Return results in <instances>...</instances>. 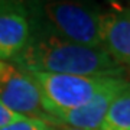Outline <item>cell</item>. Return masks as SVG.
Masks as SVG:
<instances>
[{
	"label": "cell",
	"instance_id": "cell-1",
	"mask_svg": "<svg viewBox=\"0 0 130 130\" xmlns=\"http://www.w3.org/2000/svg\"><path fill=\"white\" fill-rule=\"evenodd\" d=\"M32 28L30 39L14 59L23 71L85 77H124L126 70L103 48L84 46Z\"/></svg>",
	"mask_w": 130,
	"mask_h": 130
},
{
	"label": "cell",
	"instance_id": "cell-2",
	"mask_svg": "<svg viewBox=\"0 0 130 130\" xmlns=\"http://www.w3.org/2000/svg\"><path fill=\"white\" fill-rule=\"evenodd\" d=\"M30 26L84 46L103 48V14L97 5L45 2L28 6Z\"/></svg>",
	"mask_w": 130,
	"mask_h": 130
},
{
	"label": "cell",
	"instance_id": "cell-3",
	"mask_svg": "<svg viewBox=\"0 0 130 130\" xmlns=\"http://www.w3.org/2000/svg\"><path fill=\"white\" fill-rule=\"evenodd\" d=\"M28 72L41 91L42 103L51 123L54 119L67 111L75 110L88 103L116 77H85L48 72Z\"/></svg>",
	"mask_w": 130,
	"mask_h": 130
},
{
	"label": "cell",
	"instance_id": "cell-4",
	"mask_svg": "<svg viewBox=\"0 0 130 130\" xmlns=\"http://www.w3.org/2000/svg\"><path fill=\"white\" fill-rule=\"evenodd\" d=\"M0 101L18 114L49 121L38 85L14 62L0 61Z\"/></svg>",
	"mask_w": 130,
	"mask_h": 130
},
{
	"label": "cell",
	"instance_id": "cell-5",
	"mask_svg": "<svg viewBox=\"0 0 130 130\" xmlns=\"http://www.w3.org/2000/svg\"><path fill=\"white\" fill-rule=\"evenodd\" d=\"M127 90H130L129 79L126 77H116L107 87H104L98 94H95L88 103H85L84 106L75 110H71V111H67L58 116L49 124H61L84 130H98L111 103Z\"/></svg>",
	"mask_w": 130,
	"mask_h": 130
},
{
	"label": "cell",
	"instance_id": "cell-6",
	"mask_svg": "<svg viewBox=\"0 0 130 130\" xmlns=\"http://www.w3.org/2000/svg\"><path fill=\"white\" fill-rule=\"evenodd\" d=\"M28 5L0 2V61H14L30 39Z\"/></svg>",
	"mask_w": 130,
	"mask_h": 130
},
{
	"label": "cell",
	"instance_id": "cell-7",
	"mask_svg": "<svg viewBox=\"0 0 130 130\" xmlns=\"http://www.w3.org/2000/svg\"><path fill=\"white\" fill-rule=\"evenodd\" d=\"M103 49L120 67L130 68V9L104 12Z\"/></svg>",
	"mask_w": 130,
	"mask_h": 130
},
{
	"label": "cell",
	"instance_id": "cell-8",
	"mask_svg": "<svg viewBox=\"0 0 130 130\" xmlns=\"http://www.w3.org/2000/svg\"><path fill=\"white\" fill-rule=\"evenodd\" d=\"M98 130H130V90L111 103Z\"/></svg>",
	"mask_w": 130,
	"mask_h": 130
},
{
	"label": "cell",
	"instance_id": "cell-9",
	"mask_svg": "<svg viewBox=\"0 0 130 130\" xmlns=\"http://www.w3.org/2000/svg\"><path fill=\"white\" fill-rule=\"evenodd\" d=\"M0 130H54L51 124L39 119H32V117H25L23 120L14 121L9 126H5Z\"/></svg>",
	"mask_w": 130,
	"mask_h": 130
},
{
	"label": "cell",
	"instance_id": "cell-10",
	"mask_svg": "<svg viewBox=\"0 0 130 130\" xmlns=\"http://www.w3.org/2000/svg\"><path fill=\"white\" fill-rule=\"evenodd\" d=\"M23 119H25V116L12 111L9 107H6L3 103L0 101V129L5 127V126L12 124V123H14V121L23 120Z\"/></svg>",
	"mask_w": 130,
	"mask_h": 130
},
{
	"label": "cell",
	"instance_id": "cell-11",
	"mask_svg": "<svg viewBox=\"0 0 130 130\" xmlns=\"http://www.w3.org/2000/svg\"><path fill=\"white\" fill-rule=\"evenodd\" d=\"M54 130H84V129H75V127H68V126H61V124H54Z\"/></svg>",
	"mask_w": 130,
	"mask_h": 130
}]
</instances>
